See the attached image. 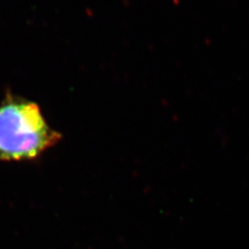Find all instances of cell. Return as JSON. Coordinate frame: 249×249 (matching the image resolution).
<instances>
[{
	"label": "cell",
	"mask_w": 249,
	"mask_h": 249,
	"mask_svg": "<svg viewBox=\"0 0 249 249\" xmlns=\"http://www.w3.org/2000/svg\"><path fill=\"white\" fill-rule=\"evenodd\" d=\"M60 139L36 103L9 93L0 105V161L35 160Z\"/></svg>",
	"instance_id": "1"
}]
</instances>
